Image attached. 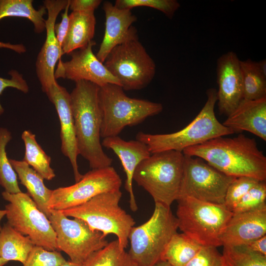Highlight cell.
<instances>
[{
    "instance_id": "6da1fadb",
    "label": "cell",
    "mask_w": 266,
    "mask_h": 266,
    "mask_svg": "<svg viewBox=\"0 0 266 266\" xmlns=\"http://www.w3.org/2000/svg\"><path fill=\"white\" fill-rule=\"evenodd\" d=\"M219 136L185 149L184 155L202 159L232 177L266 179V157L254 138L241 133L233 138Z\"/></svg>"
},
{
    "instance_id": "7a4b0ae2",
    "label": "cell",
    "mask_w": 266,
    "mask_h": 266,
    "mask_svg": "<svg viewBox=\"0 0 266 266\" xmlns=\"http://www.w3.org/2000/svg\"><path fill=\"white\" fill-rule=\"evenodd\" d=\"M100 87L81 80L70 93V105L79 155L92 169L111 166L113 160L103 151L100 141L101 113L99 100Z\"/></svg>"
},
{
    "instance_id": "3957f363",
    "label": "cell",
    "mask_w": 266,
    "mask_h": 266,
    "mask_svg": "<svg viewBox=\"0 0 266 266\" xmlns=\"http://www.w3.org/2000/svg\"><path fill=\"white\" fill-rule=\"evenodd\" d=\"M206 95L207 100L201 110L185 128L169 133L151 134L140 132L136 134V139L145 144L152 154L169 150L182 152L188 147L235 133L216 117L214 107L217 101L216 89H208Z\"/></svg>"
},
{
    "instance_id": "277c9868",
    "label": "cell",
    "mask_w": 266,
    "mask_h": 266,
    "mask_svg": "<svg viewBox=\"0 0 266 266\" xmlns=\"http://www.w3.org/2000/svg\"><path fill=\"white\" fill-rule=\"evenodd\" d=\"M184 161V155L179 151L152 154L138 164L133 181L151 196L155 203L170 207L178 198Z\"/></svg>"
},
{
    "instance_id": "5b68a950",
    "label": "cell",
    "mask_w": 266,
    "mask_h": 266,
    "mask_svg": "<svg viewBox=\"0 0 266 266\" xmlns=\"http://www.w3.org/2000/svg\"><path fill=\"white\" fill-rule=\"evenodd\" d=\"M119 85L107 84L100 87L99 100L101 113L100 136H118L127 126H133L157 115L163 105L127 96Z\"/></svg>"
},
{
    "instance_id": "8992f818",
    "label": "cell",
    "mask_w": 266,
    "mask_h": 266,
    "mask_svg": "<svg viewBox=\"0 0 266 266\" xmlns=\"http://www.w3.org/2000/svg\"><path fill=\"white\" fill-rule=\"evenodd\" d=\"M178 229L201 245L222 246L221 236L233 212L224 204L182 197L177 200Z\"/></svg>"
},
{
    "instance_id": "52a82bcc",
    "label": "cell",
    "mask_w": 266,
    "mask_h": 266,
    "mask_svg": "<svg viewBox=\"0 0 266 266\" xmlns=\"http://www.w3.org/2000/svg\"><path fill=\"white\" fill-rule=\"evenodd\" d=\"M122 196L120 190L104 193L80 205L61 211L67 217L83 220L91 230L101 232L104 237L109 234L115 235L120 246L125 249L135 221L120 206Z\"/></svg>"
},
{
    "instance_id": "ba28073f",
    "label": "cell",
    "mask_w": 266,
    "mask_h": 266,
    "mask_svg": "<svg viewBox=\"0 0 266 266\" xmlns=\"http://www.w3.org/2000/svg\"><path fill=\"white\" fill-rule=\"evenodd\" d=\"M178 229L177 219L170 207L155 203L151 217L131 230L129 255L137 266H153L162 260L167 244Z\"/></svg>"
},
{
    "instance_id": "9c48e42d",
    "label": "cell",
    "mask_w": 266,
    "mask_h": 266,
    "mask_svg": "<svg viewBox=\"0 0 266 266\" xmlns=\"http://www.w3.org/2000/svg\"><path fill=\"white\" fill-rule=\"evenodd\" d=\"M104 65L125 91L141 90L153 79L156 64L138 39L114 47Z\"/></svg>"
},
{
    "instance_id": "30bf717a",
    "label": "cell",
    "mask_w": 266,
    "mask_h": 266,
    "mask_svg": "<svg viewBox=\"0 0 266 266\" xmlns=\"http://www.w3.org/2000/svg\"><path fill=\"white\" fill-rule=\"evenodd\" d=\"M7 223L23 235L28 236L35 246L49 251L57 250L55 232L48 217L28 194L3 191Z\"/></svg>"
},
{
    "instance_id": "8fae6325",
    "label": "cell",
    "mask_w": 266,
    "mask_h": 266,
    "mask_svg": "<svg viewBox=\"0 0 266 266\" xmlns=\"http://www.w3.org/2000/svg\"><path fill=\"white\" fill-rule=\"evenodd\" d=\"M48 219L55 232L57 251L66 253L71 262L83 266L108 241L102 233L90 229L83 220L70 219L61 210L50 209Z\"/></svg>"
},
{
    "instance_id": "7c38bea8",
    "label": "cell",
    "mask_w": 266,
    "mask_h": 266,
    "mask_svg": "<svg viewBox=\"0 0 266 266\" xmlns=\"http://www.w3.org/2000/svg\"><path fill=\"white\" fill-rule=\"evenodd\" d=\"M235 178L221 172L201 158L184 155L178 199L189 197L204 201L224 204L227 190Z\"/></svg>"
},
{
    "instance_id": "4fadbf2b",
    "label": "cell",
    "mask_w": 266,
    "mask_h": 266,
    "mask_svg": "<svg viewBox=\"0 0 266 266\" xmlns=\"http://www.w3.org/2000/svg\"><path fill=\"white\" fill-rule=\"evenodd\" d=\"M122 184L120 176L111 166L92 169L73 185L53 190L49 207L57 210L74 207L100 194L120 190Z\"/></svg>"
},
{
    "instance_id": "5bb4252c",
    "label": "cell",
    "mask_w": 266,
    "mask_h": 266,
    "mask_svg": "<svg viewBox=\"0 0 266 266\" xmlns=\"http://www.w3.org/2000/svg\"><path fill=\"white\" fill-rule=\"evenodd\" d=\"M96 42L91 41L86 46L75 50L69 55V61L59 60L55 70V78L67 79L75 82L84 80L93 83L99 87L107 84L121 86L119 81L108 71L93 52Z\"/></svg>"
},
{
    "instance_id": "9a60e30c",
    "label": "cell",
    "mask_w": 266,
    "mask_h": 266,
    "mask_svg": "<svg viewBox=\"0 0 266 266\" xmlns=\"http://www.w3.org/2000/svg\"><path fill=\"white\" fill-rule=\"evenodd\" d=\"M44 6L47 10L48 17L45 20L46 36L35 62L36 73L41 89L44 93L55 83V68L57 62L63 55L59 46L54 31L56 21L60 12L65 9L68 0H45Z\"/></svg>"
},
{
    "instance_id": "2e32d148",
    "label": "cell",
    "mask_w": 266,
    "mask_h": 266,
    "mask_svg": "<svg viewBox=\"0 0 266 266\" xmlns=\"http://www.w3.org/2000/svg\"><path fill=\"white\" fill-rule=\"evenodd\" d=\"M240 61L233 51L223 54L217 61L218 107L220 114L227 116L243 100Z\"/></svg>"
},
{
    "instance_id": "e0dca14e",
    "label": "cell",
    "mask_w": 266,
    "mask_h": 266,
    "mask_svg": "<svg viewBox=\"0 0 266 266\" xmlns=\"http://www.w3.org/2000/svg\"><path fill=\"white\" fill-rule=\"evenodd\" d=\"M54 104L60 123L61 151L71 164L75 182L82 177L78 169L79 155L74 131V121L71 108L70 93L57 82L51 85L44 92Z\"/></svg>"
},
{
    "instance_id": "ac0fdd59",
    "label": "cell",
    "mask_w": 266,
    "mask_h": 266,
    "mask_svg": "<svg viewBox=\"0 0 266 266\" xmlns=\"http://www.w3.org/2000/svg\"><path fill=\"white\" fill-rule=\"evenodd\" d=\"M103 9L105 17V31L96 56L104 63L116 46L138 38L137 29L132 26L137 17L131 9L118 8L108 1L103 2Z\"/></svg>"
},
{
    "instance_id": "d6986e66",
    "label": "cell",
    "mask_w": 266,
    "mask_h": 266,
    "mask_svg": "<svg viewBox=\"0 0 266 266\" xmlns=\"http://www.w3.org/2000/svg\"><path fill=\"white\" fill-rule=\"evenodd\" d=\"M266 233L265 204L254 210L233 213L222 235V246L246 245Z\"/></svg>"
},
{
    "instance_id": "ffe728a7",
    "label": "cell",
    "mask_w": 266,
    "mask_h": 266,
    "mask_svg": "<svg viewBox=\"0 0 266 266\" xmlns=\"http://www.w3.org/2000/svg\"><path fill=\"white\" fill-rule=\"evenodd\" d=\"M101 145L112 150L120 159L126 175L125 189L129 195L130 207L136 211L138 207L133 191V176L138 164L151 155L148 147L136 139L127 141L118 136L103 138Z\"/></svg>"
},
{
    "instance_id": "44dd1931",
    "label": "cell",
    "mask_w": 266,
    "mask_h": 266,
    "mask_svg": "<svg viewBox=\"0 0 266 266\" xmlns=\"http://www.w3.org/2000/svg\"><path fill=\"white\" fill-rule=\"evenodd\" d=\"M235 133L249 132L266 140V98L242 100L222 124Z\"/></svg>"
},
{
    "instance_id": "7402d4cb",
    "label": "cell",
    "mask_w": 266,
    "mask_h": 266,
    "mask_svg": "<svg viewBox=\"0 0 266 266\" xmlns=\"http://www.w3.org/2000/svg\"><path fill=\"white\" fill-rule=\"evenodd\" d=\"M96 24L94 12H72L69 15L68 31L62 45L63 54H69L93 40Z\"/></svg>"
},
{
    "instance_id": "603a6c76",
    "label": "cell",
    "mask_w": 266,
    "mask_h": 266,
    "mask_svg": "<svg viewBox=\"0 0 266 266\" xmlns=\"http://www.w3.org/2000/svg\"><path fill=\"white\" fill-rule=\"evenodd\" d=\"M9 161L28 194L48 218L51 214L49 202L53 190L45 186L44 178L24 161L11 159Z\"/></svg>"
},
{
    "instance_id": "cb8c5ba5",
    "label": "cell",
    "mask_w": 266,
    "mask_h": 266,
    "mask_svg": "<svg viewBox=\"0 0 266 266\" xmlns=\"http://www.w3.org/2000/svg\"><path fill=\"white\" fill-rule=\"evenodd\" d=\"M35 246L28 236H24L7 223L0 231V256L4 261L26 262Z\"/></svg>"
},
{
    "instance_id": "d4e9b609",
    "label": "cell",
    "mask_w": 266,
    "mask_h": 266,
    "mask_svg": "<svg viewBox=\"0 0 266 266\" xmlns=\"http://www.w3.org/2000/svg\"><path fill=\"white\" fill-rule=\"evenodd\" d=\"M32 0H0V20L9 17L27 18L33 24L34 32L38 34L45 30L43 18L47 10L44 5L36 9Z\"/></svg>"
},
{
    "instance_id": "484cf974",
    "label": "cell",
    "mask_w": 266,
    "mask_h": 266,
    "mask_svg": "<svg viewBox=\"0 0 266 266\" xmlns=\"http://www.w3.org/2000/svg\"><path fill=\"white\" fill-rule=\"evenodd\" d=\"M21 137L25 145L23 161L32 166L44 179H53L55 177V173L50 166L51 158L37 143L35 135L29 130H25Z\"/></svg>"
},
{
    "instance_id": "4316f807",
    "label": "cell",
    "mask_w": 266,
    "mask_h": 266,
    "mask_svg": "<svg viewBox=\"0 0 266 266\" xmlns=\"http://www.w3.org/2000/svg\"><path fill=\"white\" fill-rule=\"evenodd\" d=\"M201 246L185 234L176 233L167 244L162 260L167 262L172 266H185Z\"/></svg>"
},
{
    "instance_id": "83f0119b",
    "label": "cell",
    "mask_w": 266,
    "mask_h": 266,
    "mask_svg": "<svg viewBox=\"0 0 266 266\" xmlns=\"http://www.w3.org/2000/svg\"><path fill=\"white\" fill-rule=\"evenodd\" d=\"M243 99L256 100L266 98V76L260 70L257 62L250 59L240 61Z\"/></svg>"
},
{
    "instance_id": "f1b7e54d",
    "label": "cell",
    "mask_w": 266,
    "mask_h": 266,
    "mask_svg": "<svg viewBox=\"0 0 266 266\" xmlns=\"http://www.w3.org/2000/svg\"><path fill=\"white\" fill-rule=\"evenodd\" d=\"M83 266H137L117 239L91 255Z\"/></svg>"
},
{
    "instance_id": "f546056e",
    "label": "cell",
    "mask_w": 266,
    "mask_h": 266,
    "mask_svg": "<svg viewBox=\"0 0 266 266\" xmlns=\"http://www.w3.org/2000/svg\"><path fill=\"white\" fill-rule=\"evenodd\" d=\"M11 133L0 128V186L10 194L22 192L18 185L17 175L12 166L6 152L7 143L11 140Z\"/></svg>"
},
{
    "instance_id": "4dcf8cb0",
    "label": "cell",
    "mask_w": 266,
    "mask_h": 266,
    "mask_svg": "<svg viewBox=\"0 0 266 266\" xmlns=\"http://www.w3.org/2000/svg\"><path fill=\"white\" fill-rule=\"evenodd\" d=\"M224 266H266V256L245 245L223 246Z\"/></svg>"
},
{
    "instance_id": "1f68e13d",
    "label": "cell",
    "mask_w": 266,
    "mask_h": 266,
    "mask_svg": "<svg viewBox=\"0 0 266 266\" xmlns=\"http://www.w3.org/2000/svg\"><path fill=\"white\" fill-rule=\"evenodd\" d=\"M114 5L128 9L139 6L151 7L161 11L169 19L172 18L180 6L176 0H116Z\"/></svg>"
},
{
    "instance_id": "d6a6232c",
    "label": "cell",
    "mask_w": 266,
    "mask_h": 266,
    "mask_svg": "<svg viewBox=\"0 0 266 266\" xmlns=\"http://www.w3.org/2000/svg\"><path fill=\"white\" fill-rule=\"evenodd\" d=\"M260 181L247 176L235 177L227 190L224 205L232 211L241 198Z\"/></svg>"
},
{
    "instance_id": "836d02e7",
    "label": "cell",
    "mask_w": 266,
    "mask_h": 266,
    "mask_svg": "<svg viewBox=\"0 0 266 266\" xmlns=\"http://www.w3.org/2000/svg\"><path fill=\"white\" fill-rule=\"evenodd\" d=\"M266 181H260L241 198L232 212L237 213L256 209L266 204Z\"/></svg>"
},
{
    "instance_id": "e575fe53",
    "label": "cell",
    "mask_w": 266,
    "mask_h": 266,
    "mask_svg": "<svg viewBox=\"0 0 266 266\" xmlns=\"http://www.w3.org/2000/svg\"><path fill=\"white\" fill-rule=\"evenodd\" d=\"M66 261L57 250L49 251L34 246L23 266H60Z\"/></svg>"
},
{
    "instance_id": "d590c367",
    "label": "cell",
    "mask_w": 266,
    "mask_h": 266,
    "mask_svg": "<svg viewBox=\"0 0 266 266\" xmlns=\"http://www.w3.org/2000/svg\"><path fill=\"white\" fill-rule=\"evenodd\" d=\"M185 266H224V259L217 247L202 245Z\"/></svg>"
},
{
    "instance_id": "8d00e7d4",
    "label": "cell",
    "mask_w": 266,
    "mask_h": 266,
    "mask_svg": "<svg viewBox=\"0 0 266 266\" xmlns=\"http://www.w3.org/2000/svg\"><path fill=\"white\" fill-rule=\"evenodd\" d=\"M11 78H4L0 77V96L7 87L15 88L26 94L29 91V87L23 75L15 69H11L8 72ZM4 112V109L0 102V116Z\"/></svg>"
},
{
    "instance_id": "74e56055",
    "label": "cell",
    "mask_w": 266,
    "mask_h": 266,
    "mask_svg": "<svg viewBox=\"0 0 266 266\" xmlns=\"http://www.w3.org/2000/svg\"><path fill=\"white\" fill-rule=\"evenodd\" d=\"M69 0L64 9V12L62 14V20L60 22L55 24L54 26L55 33L59 43V46L62 49L64 40L66 35L69 24Z\"/></svg>"
},
{
    "instance_id": "f35d334b",
    "label": "cell",
    "mask_w": 266,
    "mask_h": 266,
    "mask_svg": "<svg viewBox=\"0 0 266 266\" xmlns=\"http://www.w3.org/2000/svg\"><path fill=\"white\" fill-rule=\"evenodd\" d=\"M101 0H69L72 12H94L101 3Z\"/></svg>"
},
{
    "instance_id": "ab89813d",
    "label": "cell",
    "mask_w": 266,
    "mask_h": 266,
    "mask_svg": "<svg viewBox=\"0 0 266 266\" xmlns=\"http://www.w3.org/2000/svg\"><path fill=\"white\" fill-rule=\"evenodd\" d=\"M253 251L266 256V235L245 245Z\"/></svg>"
},
{
    "instance_id": "60d3db41",
    "label": "cell",
    "mask_w": 266,
    "mask_h": 266,
    "mask_svg": "<svg viewBox=\"0 0 266 266\" xmlns=\"http://www.w3.org/2000/svg\"><path fill=\"white\" fill-rule=\"evenodd\" d=\"M0 48L11 49L19 54L24 53L26 51V47L22 44H13L8 42H0Z\"/></svg>"
},
{
    "instance_id": "b9f144b4",
    "label": "cell",
    "mask_w": 266,
    "mask_h": 266,
    "mask_svg": "<svg viewBox=\"0 0 266 266\" xmlns=\"http://www.w3.org/2000/svg\"><path fill=\"white\" fill-rule=\"evenodd\" d=\"M261 72L266 76V61L265 59L257 62Z\"/></svg>"
},
{
    "instance_id": "7bdbcfd3",
    "label": "cell",
    "mask_w": 266,
    "mask_h": 266,
    "mask_svg": "<svg viewBox=\"0 0 266 266\" xmlns=\"http://www.w3.org/2000/svg\"><path fill=\"white\" fill-rule=\"evenodd\" d=\"M60 266H83L82 265L76 264L70 261H66Z\"/></svg>"
},
{
    "instance_id": "ee69618b",
    "label": "cell",
    "mask_w": 266,
    "mask_h": 266,
    "mask_svg": "<svg viewBox=\"0 0 266 266\" xmlns=\"http://www.w3.org/2000/svg\"><path fill=\"white\" fill-rule=\"evenodd\" d=\"M152 266H172L170 264L165 261L161 260L156 263Z\"/></svg>"
},
{
    "instance_id": "f6af8a7d",
    "label": "cell",
    "mask_w": 266,
    "mask_h": 266,
    "mask_svg": "<svg viewBox=\"0 0 266 266\" xmlns=\"http://www.w3.org/2000/svg\"><path fill=\"white\" fill-rule=\"evenodd\" d=\"M6 211L5 209L0 210V231L1 230L2 227L1 226V221L2 219L6 216Z\"/></svg>"
},
{
    "instance_id": "bcb514c9",
    "label": "cell",
    "mask_w": 266,
    "mask_h": 266,
    "mask_svg": "<svg viewBox=\"0 0 266 266\" xmlns=\"http://www.w3.org/2000/svg\"><path fill=\"white\" fill-rule=\"evenodd\" d=\"M7 263L4 260H3L0 256V266H3L6 265Z\"/></svg>"
}]
</instances>
